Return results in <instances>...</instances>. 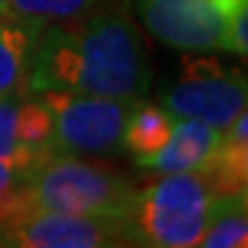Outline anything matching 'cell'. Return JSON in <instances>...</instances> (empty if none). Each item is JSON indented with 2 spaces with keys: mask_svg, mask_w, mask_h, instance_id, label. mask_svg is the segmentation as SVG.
<instances>
[{
  "mask_svg": "<svg viewBox=\"0 0 248 248\" xmlns=\"http://www.w3.org/2000/svg\"><path fill=\"white\" fill-rule=\"evenodd\" d=\"M28 90H60L115 99H145L152 71L138 26L129 16L99 9L78 21L46 26L35 42Z\"/></svg>",
  "mask_w": 248,
  "mask_h": 248,
  "instance_id": "6da1fadb",
  "label": "cell"
},
{
  "mask_svg": "<svg viewBox=\"0 0 248 248\" xmlns=\"http://www.w3.org/2000/svg\"><path fill=\"white\" fill-rule=\"evenodd\" d=\"M216 195L221 193L204 170L168 172L147 188H138L124 216L129 246H198Z\"/></svg>",
  "mask_w": 248,
  "mask_h": 248,
  "instance_id": "7a4b0ae2",
  "label": "cell"
},
{
  "mask_svg": "<svg viewBox=\"0 0 248 248\" xmlns=\"http://www.w3.org/2000/svg\"><path fill=\"white\" fill-rule=\"evenodd\" d=\"M131 179L101 163L78 156H48L26 172L16 204L78 214V216H126L136 195Z\"/></svg>",
  "mask_w": 248,
  "mask_h": 248,
  "instance_id": "3957f363",
  "label": "cell"
},
{
  "mask_svg": "<svg viewBox=\"0 0 248 248\" xmlns=\"http://www.w3.org/2000/svg\"><path fill=\"white\" fill-rule=\"evenodd\" d=\"M42 101L51 115V156H78L120 150L129 115L142 99L94 97L51 90L42 92Z\"/></svg>",
  "mask_w": 248,
  "mask_h": 248,
  "instance_id": "277c9868",
  "label": "cell"
},
{
  "mask_svg": "<svg viewBox=\"0 0 248 248\" xmlns=\"http://www.w3.org/2000/svg\"><path fill=\"white\" fill-rule=\"evenodd\" d=\"M0 246L108 248L129 246L122 218L78 216L14 204L0 216Z\"/></svg>",
  "mask_w": 248,
  "mask_h": 248,
  "instance_id": "5b68a950",
  "label": "cell"
},
{
  "mask_svg": "<svg viewBox=\"0 0 248 248\" xmlns=\"http://www.w3.org/2000/svg\"><path fill=\"white\" fill-rule=\"evenodd\" d=\"M248 88L244 74L225 69L214 58L184 62V74L159 94V104L175 117H191L225 131L246 110Z\"/></svg>",
  "mask_w": 248,
  "mask_h": 248,
  "instance_id": "8992f818",
  "label": "cell"
},
{
  "mask_svg": "<svg viewBox=\"0 0 248 248\" xmlns=\"http://www.w3.org/2000/svg\"><path fill=\"white\" fill-rule=\"evenodd\" d=\"M244 0H140V16L159 42L188 53L228 51V23Z\"/></svg>",
  "mask_w": 248,
  "mask_h": 248,
  "instance_id": "52a82bcc",
  "label": "cell"
},
{
  "mask_svg": "<svg viewBox=\"0 0 248 248\" xmlns=\"http://www.w3.org/2000/svg\"><path fill=\"white\" fill-rule=\"evenodd\" d=\"M51 115L42 99L0 97V161L30 170L51 156Z\"/></svg>",
  "mask_w": 248,
  "mask_h": 248,
  "instance_id": "ba28073f",
  "label": "cell"
},
{
  "mask_svg": "<svg viewBox=\"0 0 248 248\" xmlns=\"http://www.w3.org/2000/svg\"><path fill=\"white\" fill-rule=\"evenodd\" d=\"M223 131L191 117H177L168 142L161 150L136 156V163L152 172H193L207 170L216 159Z\"/></svg>",
  "mask_w": 248,
  "mask_h": 248,
  "instance_id": "9c48e42d",
  "label": "cell"
},
{
  "mask_svg": "<svg viewBox=\"0 0 248 248\" xmlns=\"http://www.w3.org/2000/svg\"><path fill=\"white\" fill-rule=\"evenodd\" d=\"M39 28L12 16H0V97L16 94L28 78L32 48L39 37Z\"/></svg>",
  "mask_w": 248,
  "mask_h": 248,
  "instance_id": "30bf717a",
  "label": "cell"
},
{
  "mask_svg": "<svg viewBox=\"0 0 248 248\" xmlns=\"http://www.w3.org/2000/svg\"><path fill=\"white\" fill-rule=\"evenodd\" d=\"M246 188L221 193L209 207V218L198 246L202 248H244L248 246V204Z\"/></svg>",
  "mask_w": 248,
  "mask_h": 248,
  "instance_id": "8fae6325",
  "label": "cell"
},
{
  "mask_svg": "<svg viewBox=\"0 0 248 248\" xmlns=\"http://www.w3.org/2000/svg\"><path fill=\"white\" fill-rule=\"evenodd\" d=\"M175 120L177 117L168 113L161 104H147L142 99L136 104V108L129 115L122 147H126L136 156H145V154L161 150L172 133Z\"/></svg>",
  "mask_w": 248,
  "mask_h": 248,
  "instance_id": "7c38bea8",
  "label": "cell"
},
{
  "mask_svg": "<svg viewBox=\"0 0 248 248\" xmlns=\"http://www.w3.org/2000/svg\"><path fill=\"white\" fill-rule=\"evenodd\" d=\"M108 0H7V16L26 21L30 26L44 30L51 23L78 21L99 9Z\"/></svg>",
  "mask_w": 248,
  "mask_h": 248,
  "instance_id": "4fadbf2b",
  "label": "cell"
},
{
  "mask_svg": "<svg viewBox=\"0 0 248 248\" xmlns=\"http://www.w3.org/2000/svg\"><path fill=\"white\" fill-rule=\"evenodd\" d=\"M26 172L28 170L16 168V166H12L7 161H0V216L14 204L18 191L23 186Z\"/></svg>",
  "mask_w": 248,
  "mask_h": 248,
  "instance_id": "5bb4252c",
  "label": "cell"
},
{
  "mask_svg": "<svg viewBox=\"0 0 248 248\" xmlns=\"http://www.w3.org/2000/svg\"><path fill=\"white\" fill-rule=\"evenodd\" d=\"M5 12H7V0H0V16H5Z\"/></svg>",
  "mask_w": 248,
  "mask_h": 248,
  "instance_id": "9a60e30c",
  "label": "cell"
}]
</instances>
